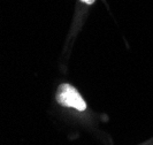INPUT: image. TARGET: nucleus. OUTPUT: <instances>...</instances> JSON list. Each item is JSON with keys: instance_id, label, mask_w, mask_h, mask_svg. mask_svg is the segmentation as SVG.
Returning <instances> with one entry per match:
<instances>
[{"instance_id": "1", "label": "nucleus", "mask_w": 153, "mask_h": 145, "mask_svg": "<svg viewBox=\"0 0 153 145\" xmlns=\"http://www.w3.org/2000/svg\"><path fill=\"white\" fill-rule=\"evenodd\" d=\"M56 100L62 106L75 108L77 111H85L86 108V104L79 92L68 83H63L59 86L56 91Z\"/></svg>"}, {"instance_id": "2", "label": "nucleus", "mask_w": 153, "mask_h": 145, "mask_svg": "<svg viewBox=\"0 0 153 145\" xmlns=\"http://www.w3.org/2000/svg\"><path fill=\"white\" fill-rule=\"evenodd\" d=\"M81 1H83V2H85V4H88V5H92L96 0H81Z\"/></svg>"}]
</instances>
